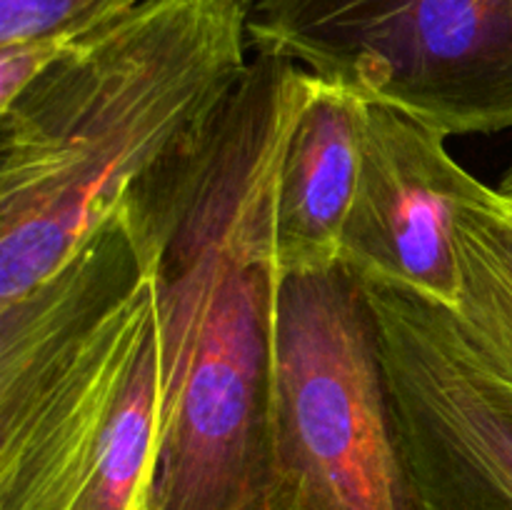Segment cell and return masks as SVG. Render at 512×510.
<instances>
[{
  "label": "cell",
  "instance_id": "obj_6",
  "mask_svg": "<svg viewBox=\"0 0 512 510\" xmlns=\"http://www.w3.org/2000/svg\"><path fill=\"white\" fill-rule=\"evenodd\" d=\"M418 510H512V385L450 308L365 283Z\"/></svg>",
  "mask_w": 512,
  "mask_h": 510
},
{
  "label": "cell",
  "instance_id": "obj_5",
  "mask_svg": "<svg viewBox=\"0 0 512 510\" xmlns=\"http://www.w3.org/2000/svg\"><path fill=\"white\" fill-rule=\"evenodd\" d=\"M278 430L300 510H418L373 303L343 263L283 275Z\"/></svg>",
  "mask_w": 512,
  "mask_h": 510
},
{
  "label": "cell",
  "instance_id": "obj_4",
  "mask_svg": "<svg viewBox=\"0 0 512 510\" xmlns=\"http://www.w3.org/2000/svg\"><path fill=\"white\" fill-rule=\"evenodd\" d=\"M250 45L445 135L512 130V0H243Z\"/></svg>",
  "mask_w": 512,
  "mask_h": 510
},
{
  "label": "cell",
  "instance_id": "obj_2",
  "mask_svg": "<svg viewBox=\"0 0 512 510\" xmlns=\"http://www.w3.org/2000/svg\"><path fill=\"white\" fill-rule=\"evenodd\" d=\"M248 65L243 0H145L0 105V303L58 273Z\"/></svg>",
  "mask_w": 512,
  "mask_h": 510
},
{
  "label": "cell",
  "instance_id": "obj_7",
  "mask_svg": "<svg viewBox=\"0 0 512 510\" xmlns=\"http://www.w3.org/2000/svg\"><path fill=\"white\" fill-rule=\"evenodd\" d=\"M445 140L398 110L368 105L340 263L363 283L398 285L455 310V215L470 173Z\"/></svg>",
  "mask_w": 512,
  "mask_h": 510
},
{
  "label": "cell",
  "instance_id": "obj_9",
  "mask_svg": "<svg viewBox=\"0 0 512 510\" xmlns=\"http://www.w3.org/2000/svg\"><path fill=\"white\" fill-rule=\"evenodd\" d=\"M455 240L460 298L453 313L470 345L512 385V205L475 175L460 193Z\"/></svg>",
  "mask_w": 512,
  "mask_h": 510
},
{
  "label": "cell",
  "instance_id": "obj_11",
  "mask_svg": "<svg viewBox=\"0 0 512 510\" xmlns=\"http://www.w3.org/2000/svg\"><path fill=\"white\" fill-rule=\"evenodd\" d=\"M498 193L503 195V198L512 205V165L508 168V173H505V178H503V183H500Z\"/></svg>",
  "mask_w": 512,
  "mask_h": 510
},
{
  "label": "cell",
  "instance_id": "obj_8",
  "mask_svg": "<svg viewBox=\"0 0 512 510\" xmlns=\"http://www.w3.org/2000/svg\"><path fill=\"white\" fill-rule=\"evenodd\" d=\"M365 118L368 103L305 70L275 183V243L283 275L340 263Z\"/></svg>",
  "mask_w": 512,
  "mask_h": 510
},
{
  "label": "cell",
  "instance_id": "obj_1",
  "mask_svg": "<svg viewBox=\"0 0 512 510\" xmlns=\"http://www.w3.org/2000/svg\"><path fill=\"white\" fill-rule=\"evenodd\" d=\"M303 73L283 50L250 45L213 118L123 200L158 328L145 510H300L278 430L275 183Z\"/></svg>",
  "mask_w": 512,
  "mask_h": 510
},
{
  "label": "cell",
  "instance_id": "obj_3",
  "mask_svg": "<svg viewBox=\"0 0 512 510\" xmlns=\"http://www.w3.org/2000/svg\"><path fill=\"white\" fill-rule=\"evenodd\" d=\"M155 440V293L120 205L0 303V510H145Z\"/></svg>",
  "mask_w": 512,
  "mask_h": 510
},
{
  "label": "cell",
  "instance_id": "obj_10",
  "mask_svg": "<svg viewBox=\"0 0 512 510\" xmlns=\"http://www.w3.org/2000/svg\"><path fill=\"white\" fill-rule=\"evenodd\" d=\"M145 0H0V45L43 40L70 45Z\"/></svg>",
  "mask_w": 512,
  "mask_h": 510
}]
</instances>
